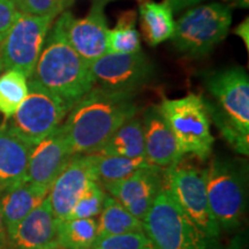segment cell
Instances as JSON below:
<instances>
[{"label":"cell","mask_w":249,"mask_h":249,"mask_svg":"<svg viewBox=\"0 0 249 249\" xmlns=\"http://www.w3.org/2000/svg\"><path fill=\"white\" fill-rule=\"evenodd\" d=\"M134 92L93 86L71 107L61 124L74 155L96 154L112 134L138 112Z\"/></svg>","instance_id":"cell-1"},{"label":"cell","mask_w":249,"mask_h":249,"mask_svg":"<svg viewBox=\"0 0 249 249\" xmlns=\"http://www.w3.org/2000/svg\"><path fill=\"white\" fill-rule=\"evenodd\" d=\"M217 107L205 101L210 120L236 152H249V79L240 66L208 71L203 79Z\"/></svg>","instance_id":"cell-2"},{"label":"cell","mask_w":249,"mask_h":249,"mask_svg":"<svg viewBox=\"0 0 249 249\" xmlns=\"http://www.w3.org/2000/svg\"><path fill=\"white\" fill-rule=\"evenodd\" d=\"M28 80L55 93L70 108L93 87L89 66L68 43L58 20L50 28Z\"/></svg>","instance_id":"cell-3"},{"label":"cell","mask_w":249,"mask_h":249,"mask_svg":"<svg viewBox=\"0 0 249 249\" xmlns=\"http://www.w3.org/2000/svg\"><path fill=\"white\" fill-rule=\"evenodd\" d=\"M142 223L155 249H224L217 239L204 235L183 213L165 186Z\"/></svg>","instance_id":"cell-4"},{"label":"cell","mask_w":249,"mask_h":249,"mask_svg":"<svg viewBox=\"0 0 249 249\" xmlns=\"http://www.w3.org/2000/svg\"><path fill=\"white\" fill-rule=\"evenodd\" d=\"M205 186L211 213L219 229L238 230L247 209L245 167L234 160L213 158L205 169Z\"/></svg>","instance_id":"cell-5"},{"label":"cell","mask_w":249,"mask_h":249,"mask_svg":"<svg viewBox=\"0 0 249 249\" xmlns=\"http://www.w3.org/2000/svg\"><path fill=\"white\" fill-rule=\"evenodd\" d=\"M158 107L172 130L180 152L183 156L191 154L202 160H208L214 139L205 99L201 95L189 93L182 98L164 99Z\"/></svg>","instance_id":"cell-6"},{"label":"cell","mask_w":249,"mask_h":249,"mask_svg":"<svg viewBox=\"0 0 249 249\" xmlns=\"http://www.w3.org/2000/svg\"><path fill=\"white\" fill-rule=\"evenodd\" d=\"M231 24V7L220 2H211L187 11L174 22L171 38L179 52L192 58H200L207 55L225 38Z\"/></svg>","instance_id":"cell-7"},{"label":"cell","mask_w":249,"mask_h":249,"mask_svg":"<svg viewBox=\"0 0 249 249\" xmlns=\"http://www.w3.org/2000/svg\"><path fill=\"white\" fill-rule=\"evenodd\" d=\"M70 110L55 93L28 81L26 99L5 124L28 144L36 145L60 126Z\"/></svg>","instance_id":"cell-8"},{"label":"cell","mask_w":249,"mask_h":249,"mask_svg":"<svg viewBox=\"0 0 249 249\" xmlns=\"http://www.w3.org/2000/svg\"><path fill=\"white\" fill-rule=\"evenodd\" d=\"M181 160L164 170V186L198 230L208 238L218 240L220 229L208 201L205 169H198Z\"/></svg>","instance_id":"cell-9"},{"label":"cell","mask_w":249,"mask_h":249,"mask_svg":"<svg viewBox=\"0 0 249 249\" xmlns=\"http://www.w3.org/2000/svg\"><path fill=\"white\" fill-rule=\"evenodd\" d=\"M53 18L18 12L0 44V70H18L29 77L38 60Z\"/></svg>","instance_id":"cell-10"},{"label":"cell","mask_w":249,"mask_h":249,"mask_svg":"<svg viewBox=\"0 0 249 249\" xmlns=\"http://www.w3.org/2000/svg\"><path fill=\"white\" fill-rule=\"evenodd\" d=\"M93 86L112 91L134 92L149 82L154 66L142 51L135 53H105L89 65Z\"/></svg>","instance_id":"cell-11"},{"label":"cell","mask_w":249,"mask_h":249,"mask_svg":"<svg viewBox=\"0 0 249 249\" xmlns=\"http://www.w3.org/2000/svg\"><path fill=\"white\" fill-rule=\"evenodd\" d=\"M104 5V0H95L86 18H75L66 11L58 18L68 43L88 66L107 53L108 28Z\"/></svg>","instance_id":"cell-12"},{"label":"cell","mask_w":249,"mask_h":249,"mask_svg":"<svg viewBox=\"0 0 249 249\" xmlns=\"http://www.w3.org/2000/svg\"><path fill=\"white\" fill-rule=\"evenodd\" d=\"M98 179L93 154L74 155L49 189L55 219H66L81 196Z\"/></svg>","instance_id":"cell-13"},{"label":"cell","mask_w":249,"mask_h":249,"mask_svg":"<svg viewBox=\"0 0 249 249\" xmlns=\"http://www.w3.org/2000/svg\"><path fill=\"white\" fill-rule=\"evenodd\" d=\"M163 187L164 169L148 165L127 178L103 186V188L133 216L143 220Z\"/></svg>","instance_id":"cell-14"},{"label":"cell","mask_w":249,"mask_h":249,"mask_svg":"<svg viewBox=\"0 0 249 249\" xmlns=\"http://www.w3.org/2000/svg\"><path fill=\"white\" fill-rule=\"evenodd\" d=\"M73 156L60 124L33 147L28 164L27 180L34 185L50 189Z\"/></svg>","instance_id":"cell-15"},{"label":"cell","mask_w":249,"mask_h":249,"mask_svg":"<svg viewBox=\"0 0 249 249\" xmlns=\"http://www.w3.org/2000/svg\"><path fill=\"white\" fill-rule=\"evenodd\" d=\"M142 124L144 158L149 164L165 170L182 160L183 155L158 105H152L144 111Z\"/></svg>","instance_id":"cell-16"},{"label":"cell","mask_w":249,"mask_h":249,"mask_svg":"<svg viewBox=\"0 0 249 249\" xmlns=\"http://www.w3.org/2000/svg\"><path fill=\"white\" fill-rule=\"evenodd\" d=\"M8 249H59L57 220L49 196L18 224L8 239Z\"/></svg>","instance_id":"cell-17"},{"label":"cell","mask_w":249,"mask_h":249,"mask_svg":"<svg viewBox=\"0 0 249 249\" xmlns=\"http://www.w3.org/2000/svg\"><path fill=\"white\" fill-rule=\"evenodd\" d=\"M33 147L15 135L5 123L0 124V192L26 181Z\"/></svg>","instance_id":"cell-18"},{"label":"cell","mask_w":249,"mask_h":249,"mask_svg":"<svg viewBox=\"0 0 249 249\" xmlns=\"http://www.w3.org/2000/svg\"><path fill=\"white\" fill-rule=\"evenodd\" d=\"M48 194L49 189L34 185L28 180L1 193L0 207L8 239L13 235L18 224L45 200Z\"/></svg>","instance_id":"cell-19"},{"label":"cell","mask_w":249,"mask_h":249,"mask_svg":"<svg viewBox=\"0 0 249 249\" xmlns=\"http://www.w3.org/2000/svg\"><path fill=\"white\" fill-rule=\"evenodd\" d=\"M140 27L145 42L157 46L172 37L174 31L173 12L167 2L142 0L139 6Z\"/></svg>","instance_id":"cell-20"},{"label":"cell","mask_w":249,"mask_h":249,"mask_svg":"<svg viewBox=\"0 0 249 249\" xmlns=\"http://www.w3.org/2000/svg\"><path fill=\"white\" fill-rule=\"evenodd\" d=\"M97 154L126 158H144V134L142 120L132 117L112 134Z\"/></svg>","instance_id":"cell-21"},{"label":"cell","mask_w":249,"mask_h":249,"mask_svg":"<svg viewBox=\"0 0 249 249\" xmlns=\"http://www.w3.org/2000/svg\"><path fill=\"white\" fill-rule=\"evenodd\" d=\"M129 232H144L142 220L133 216L116 198L107 194L97 220L98 236Z\"/></svg>","instance_id":"cell-22"},{"label":"cell","mask_w":249,"mask_h":249,"mask_svg":"<svg viewBox=\"0 0 249 249\" xmlns=\"http://www.w3.org/2000/svg\"><path fill=\"white\" fill-rule=\"evenodd\" d=\"M97 236V220L95 218L57 220L59 249H92Z\"/></svg>","instance_id":"cell-23"},{"label":"cell","mask_w":249,"mask_h":249,"mask_svg":"<svg viewBox=\"0 0 249 249\" xmlns=\"http://www.w3.org/2000/svg\"><path fill=\"white\" fill-rule=\"evenodd\" d=\"M93 157L98 182L102 186L119 181L132 176L138 170L151 165L145 160V158H126L119 156L102 155L97 152L93 154Z\"/></svg>","instance_id":"cell-24"},{"label":"cell","mask_w":249,"mask_h":249,"mask_svg":"<svg viewBox=\"0 0 249 249\" xmlns=\"http://www.w3.org/2000/svg\"><path fill=\"white\" fill-rule=\"evenodd\" d=\"M136 14L127 11L121 14L114 29L108 30L107 53H135L141 51V36L135 28Z\"/></svg>","instance_id":"cell-25"},{"label":"cell","mask_w":249,"mask_h":249,"mask_svg":"<svg viewBox=\"0 0 249 249\" xmlns=\"http://www.w3.org/2000/svg\"><path fill=\"white\" fill-rule=\"evenodd\" d=\"M28 95V79L18 70L0 75V113L7 120L17 112Z\"/></svg>","instance_id":"cell-26"},{"label":"cell","mask_w":249,"mask_h":249,"mask_svg":"<svg viewBox=\"0 0 249 249\" xmlns=\"http://www.w3.org/2000/svg\"><path fill=\"white\" fill-rule=\"evenodd\" d=\"M107 192L98 181L91 183L80 197L67 218H95L99 216L104 205Z\"/></svg>","instance_id":"cell-27"},{"label":"cell","mask_w":249,"mask_h":249,"mask_svg":"<svg viewBox=\"0 0 249 249\" xmlns=\"http://www.w3.org/2000/svg\"><path fill=\"white\" fill-rule=\"evenodd\" d=\"M92 249H155L144 232L98 236Z\"/></svg>","instance_id":"cell-28"},{"label":"cell","mask_w":249,"mask_h":249,"mask_svg":"<svg viewBox=\"0 0 249 249\" xmlns=\"http://www.w3.org/2000/svg\"><path fill=\"white\" fill-rule=\"evenodd\" d=\"M71 2V0H15L14 5L20 13L54 18L62 13Z\"/></svg>","instance_id":"cell-29"},{"label":"cell","mask_w":249,"mask_h":249,"mask_svg":"<svg viewBox=\"0 0 249 249\" xmlns=\"http://www.w3.org/2000/svg\"><path fill=\"white\" fill-rule=\"evenodd\" d=\"M18 11L9 0H0V35L5 36L17 20Z\"/></svg>","instance_id":"cell-30"},{"label":"cell","mask_w":249,"mask_h":249,"mask_svg":"<svg viewBox=\"0 0 249 249\" xmlns=\"http://www.w3.org/2000/svg\"><path fill=\"white\" fill-rule=\"evenodd\" d=\"M167 2V5L170 6L172 12H179L182 11L183 8L192 7V6L200 4L205 0H165Z\"/></svg>","instance_id":"cell-31"},{"label":"cell","mask_w":249,"mask_h":249,"mask_svg":"<svg viewBox=\"0 0 249 249\" xmlns=\"http://www.w3.org/2000/svg\"><path fill=\"white\" fill-rule=\"evenodd\" d=\"M224 249H248L247 233H238V234L233 236V239L227 245V247Z\"/></svg>","instance_id":"cell-32"},{"label":"cell","mask_w":249,"mask_h":249,"mask_svg":"<svg viewBox=\"0 0 249 249\" xmlns=\"http://www.w3.org/2000/svg\"><path fill=\"white\" fill-rule=\"evenodd\" d=\"M234 34L241 37L242 40H244V43L246 44V48H247V50H249V20L248 18H246L245 21H242V22L235 28Z\"/></svg>","instance_id":"cell-33"},{"label":"cell","mask_w":249,"mask_h":249,"mask_svg":"<svg viewBox=\"0 0 249 249\" xmlns=\"http://www.w3.org/2000/svg\"><path fill=\"white\" fill-rule=\"evenodd\" d=\"M0 196H1V192H0ZM0 249H8V236L5 229L4 219H2L1 207H0Z\"/></svg>","instance_id":"cell-34"},{"label":"cell","mask_w":249,"mask_h":249,"mask_svg":"<svg viewBox=\"0 0 249 249\" xmlns=\"http://www.w3.org/2000/svg\"><path fill=\"white\" fill-rule=\"evenodd\" d=\"M232 2L241 8H248L249 6V0H232Z\"/></svg>","instance_id":"cell-35"},{"label":"cell","mask_w":249,"mask_h":249,"mask_svg":"<svg viewBox=\"0 0 249 249\" xmlns=\"http://www.w3.org/2000/svg\"><path fill=\"white\" fill-rule=\"evenodd\" d=\"M2 38H4V36L0 35V44H1V40H2ZM0 73H1V70H0Z\"/></svg>","instance_id":"cell-36"},{"label":"cell","mask_w":249,"mask_h":249,"mask_svg":"<svg viewBox=\"0 0 249 249\" xmlns=\"http://www.w3.org/2000/svg\"><path fill=\"white\" fill-rule=\"evenodd\" d=\"M9 1H12V2H13V4H14V1H15V0H9Z\"/></svg>","instance_id":"cell-37"}]
</instances>
